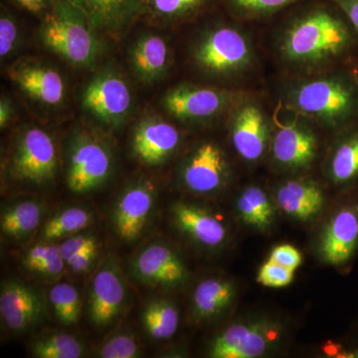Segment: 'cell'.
I'll return each mask as SVG.
<instances>
[{
    "mask_svg": "<svg viewBox=\"0 0 358 358\" xmlns=\"http://www.w3.org/2000/svg\"><path fill=\"white\" fill-rule=\"evenodd\" d=\"M268 260L294 271L301 265L303 257L300 251L291 245H281L271 252Z\"/></svg>",
    "mask_w": 358,
    "mask_h": 358,
    "instance_id": "obj_39",
    "label": "cell"
},
{
    "mask_svg": "<svg viewBox=\"0 0 358 358\" xmlns=\"http://www.w3.org/2000/svg\"><path fill=\"white\" fill-rule=\"evenodd\" d=\"M289 99L296 110L329 126H341L358 115L357 82L343 76L308 80L294 87Z\"/></svg>",
    "mask_w": 358,
    "mask_h": 358,
    "instance_id": "obj_3",
    "label": "cell"
},
{
    "mask_svg": "<svg viewBox=\"0 0 358 358\" xmlns=\"http://www.w3.org/2000/svg\"><path fill=\"white\" fill-rule=\"evenodd\" d=\"M49 299L61 324L68 327L78 324L81 315V298L74 286L65 282L56 285L50 289Z\"/></svg>",
    "mask_w": 358,
    "mask_h": 358,
    "instance_id": "obj_30",
    "label": "cell"
},
{
    "mask_svg": "<svg viewBox=\"0 0 358 358\" xmlns=\"http://www.w3.org/2000/svg\"><path fill=\"white\" fill-rule=\"evenodd\" d=\"M13 115V108L10 107V103L6 99L2 98L1 103H0V124L1 128L6 127L7 122L10 120Z\"/></svg>",
    "mask_w": 358,
    "mask_h": 358,
    "instance_id": "obj_43",
    "label": "cell"
},
{
    "mask_svg": "<svg viewBox=\"0 0 358 358\" xmlns=\"http://www.w3.org/2000/svg\"><path fill=\"white\" fill-rule=\"evenodd\" d=\"M141 320L150 336L157 341H162L171 338L178 331L179 313L171 301L155 300L148 303Z\"/></svg>",
    "mask_w": 358,
    "mask_h": 358,
    "instance_id": "obj_26",
    "label": "cell"
},
{
    "mask_svg": "<svg viewBox=\"0 0 358 358\" xmlns=\"http://www.w3.org/2000/svg\"><path fill=\"white\" fill-rule=\"evenodd\" d=\"M126 294L121 273L112 263H106L96 273L90 289L88 313L92 324H110L121 313Z\"/></svg>",
    "mask_w": 358,
    "mask_h": 358,
    "instance_id": "obj_11",
    "label": "cell"
},
{
    "mask_svg": "<svg viewBox=\"0 0 358 358\" xmlns=\"http://www.w3.org/2000/svg\"><path fill=\"white\" fill-rule=\"evenodd\" d=\"M357 247L358 204H348L327 224L320 238V253L326 262L341 265L352 259Z\"/></svg>",
    "mask_w": 358,
    "mask_h": 358,
    "instance_id": "obj_13",
    "label": "cell"
},
{
    "mask_svg": "<svg viewBox=\"0 0 358 358\" xmlns=\"http://www.w3.org/2000/svg\"><path fill=\"white\" fill-rule=\"evenodd\" d=\"M343 357H357L358 358V348L355 350H352V352H345V355Z\"/></svg>",
    "mask_w": 358,
    "mask_h": 358,
    "instance_id": "obj_44",
    "label": "cell"
},
{
    "mask_svg": "<svg viewBox=\"0 0 358 358\" xmlns=\"http://www.w3.org/2000/svg\"><path fill=\"white\" fill-rule=\"evenodd\" d=\"M235 294L234 286L227 280L221 278L204 280L193 294V312L199 319H211L229 307Z\"/></svg>",
    "mask_w": 358,
    "mask_h": 358,
    "instance_id": "obj_24",
    "label": "cell"
},
{
    "mask_svg": "<svg viewBox=\"0 0 358 358\" xmlns=\"http://www.w3.org/2000/svg\"><path fill=\"white\" fill-rule=\"evenodd\" d=\"M195 60L212 74H237L246 70L253 60V50L243 33L235 28L218 27L201 40Z\"/></svg>",
    "mask_w": 358,
    "mask_h": 358,
    "instance_id": "obj_5",
    "label": "cell"
},
{
    "mask_svg": "<svg viewBox=\"0 0 358 358\" xmlns=\"http://www.w3.org/2000/svg\"><path fill=\"white\" fill-rule=\"evenodd\" d=\"M154 200V189L150 183H136L122 193L114 212L115 229L122 239L131 241L141 236Z\"/></svg>",
    "mask_w": 358,
    "mask_h": 358,
    "instance_id": "obj_19",
    "label": "cell"
},
{
    "mask_svg": "<svg viewBox=\"0 0 358 358\" xmlns=\"http://www.w3.org/2000/svg\"><path fill=\"white\" fill-rule=\"evenodd\" d=\"M180 143V134L173 124L157 117H148L134 134L133 148L141 162L159 166L166 162Z\"/></svg>",
    "mask_w": 358,
    "mask_h": 358,
    "instance_id": "obj_18",
    "label": "cell"
},
{
    "mask_svg": "<svg viewBox=\"0 0 358 358\" xmlns=\"http://www.w3.org/2000/svg\"><path fill=\"white\" fill-rule=\"evenodd\" d=\"M134 272L141 281L159 287H176L181 284L187 271L178 254L162 244H152L136 256Z\"/></svg>",
    "mask_w": 358,
    "mask_h": 358,
    "instance_id": "obj_16",
    "label": "cell"
},
{
    "mask_svg": "<svg viewBox=\"0 0 358 358\" xmlns=\"http://www.w3.org/2000/svg\"><path fill=\"white\" fill-rule=\"evenodd\" d=\"M43 312L41 296L22 282L3 284L0 293V313L10 331L21 333L36 324Z\"/></svg>",
    "mask_w": 358,
    "mask_h": 358,
    "instance_id": "obj_15",
    "label": "cell"
},
{
    "mask_svg": "<svg viewBox=\"0 0 358 358\" xmlns=\"http://www.w3.org/2000/svg\"><path fill=\"white\" fill-rule=\"evenodd\" d=\"M237 99V94L206 87L181 85L167 92L164 108L180 120L210 119L223 112Z\"/></svg>",
    "mask_w": 358,
    "mask_h": 358,
    "instance_id": "obj_8",
    "label": "cell"
},
{
    "mask_svg": "<svg viewBox=\"0 0 358 358\" xmlns=\"http://www.w3.org/2000/svg\"><path fill=\"white\" fill-rule=\"evenodd\" d=\"M33 13H46L58 0H14Z\"/></svg>",
    "mask_w": 358,
    "mask_h": 358,
    "instance_id": "obj_41",
    "label": "cell"
},
{
    "mask_svg": "<svg viewBox=\"0 0 358 358\" xmlns=\"http://www.w3.org/2000/svg\"><path fill=\"white\" fill-rule=\"evenodd\" d=\"M282 327L268 317H258L228 327L209 345L213 358H255L263 357L282 338Z\"/></svg>",
    "mask_w": 358,
    "mask_h": 358,
    "instance_id": "obj_4",
    "label": "cell"
},
{
    "mask_svg": "<svg viewBox=\"0 0 358 358\" xmlns=\"http://www.w3.org/2000/svg\"><path fill=\"white\" fill-rule=\"evenodd\" d=\"M176 226L202 246H220L227 238L225 225L215 215L196 205L178 202L173 207Z\"/></svg>",
    "mask_w": 358,
    "mask_h": 358,
    "instance_id": "obj_20",
    "label": "cell"
},
{
    "mask_svg": "<svg viewBox=\"0 0 358 358\" xmlns=\"http://www.w3.org/2000/svg\"><path fill=\"white\" fill-rule=\"evenodd\" d=\"M181 178L187 189L199 194L217 192L228 178L225 155L214 143H204L185 160Z\"/></svg>",
    "mask_w": 358,
    "mask_h": 358,
    "instance_id": "obj_10",
    "label": "cell"
},
{
    "mask_svg": "<svg viewBox=\"0 0 358 358\" xmlns=\"http://www.w3.org/2000/svg\"><path fill=\"white\" fill-rule=\"evenodd\" d=\"M355 82H357V84L358 86V73H357V75H355Z\"/></svg>",
    "mask_w": 358,
    "mask_h": 358,
    "instance_id": "obj_45",
    "label": "cell"
},
{
    "mask_svg": "<svg viewBox=\"0 0 358 358\" xmlns=\"http://www.w3.org/2000/svg\"><path fill=\"white\" fill-rule=\"evenodd\" d=\"M86 14L70 0H58L44 14L40 32L43 43L65 60L84 66L96 58L99 46Z\"/></svg>",
    "mask_w": 358,
    "mask_h": 358,
    "instance_id": "obj_2",
    "label": "cell"
},
{
    "mask_svg": "<svg viewBox=\"0 0 358 358\" xmlns=\"http://www.w3.org/2000/svg\"><path fill=\"white\" fill-rule=\"evenodd\" d=\"M96 252H90L72 259L67 263L68 267L74 273H82L88 270L91 264L95 260Z\"/></svg>",
    "mask_w": 358,
    "mask_h": 358,
    "instance_id": "obj_42",
    "label": "cell"
},
{
    "mask_svg": "<svg viewBox=\"0 0 358 358\" xmlns=\"http://www.w3.org/2000/svg\"><path fill=\"white\" fill-rule=\"evenodd\" d=\"M41 217L42 208L38 202H20L2 213L1 231L6 236L18 239L36 229Z\"/></svg>",
    "mask_w": 358,
    "mask_h": 358,
    "instance_id": "obj_27",
    "label": "cell"
},
{
    "mask_svg": "<svg viewBox=\"0 0 358 358\" xmlns=\"http://www.w3.org/2000/svg\"><path fill=\"white\" fill-rule=\"evenodd\" d=\"M9 77L30 98L48 106L65 96V83L57 70L34 60H22L9 70Z\"/></svg>",
    "mask_w": 358,
    "mask_h": 358,
    "instance_id": "obj_14",
    "label": "cell"
},
{
    "mask_svg": "<svg viewBox=\"0 0 358 358\" xmlns=\"http://www.w3.org/2000/svg\"><path fill=\"white\" fill-rule=\"evenodd\" d=\"M18 39V27L16 21L6 9L2 8L0 17V56L6 57L15 48Z\"/></svg>",
    "mask_w": 358,
    "mask_h": 358,
    "instance_id": "obj_38",
    "label": "cell"
},
{
    "mask_svg": "<svg viewBox=\"0 0 358 358\" xmlns=\"http://www.w3.org/2000/svg\"><path fill=\"white\" fill-rule=\"evenodd\" d=\"M233 147L247 162L260 159L270 141V127L265 113L253 103L238 108L231 124Z\"/></svg>",
    "mask_w": 358,
    "mask_h": 358,
    "instance_id": "obj_12",
    "label": "cell"
},
{
    "mask_svg": "<svg viewBox=\"0 0 358 358\" xmlns=\"http://www.w3.org/2000/svg\"><path fill=\"white\" fill-rule=\"evenodd\" d=\"M298 0H227L231 8L247 17L268 15Z\"/></svg>",
    "mask_w": 358,
    "mask_h": 358,
    "instance_id": "obj_34",
    "label": "cell"
},
{
    "mask_svg": "<svg viewBox=\"0 0 358 358\" xmlns=\"http://www.w3.org/2000/svg\"><path fill=\"white\" fill-rule=\"evenodd\" d=\"M112 159L107 148L88 134H80L71 145L67 185L72 192L95 189L108 178Z\"/></svg>",
    "mask_w": 358,
    "mask_h": 358,
    "instance_id": "obj_7",
    "label": "cell"
},
{
    "mask_svg": "<svg viewBox=\"0 0 358 358\" xmlns=\"http://www.w3.org/2000/svg\"><path fill=\"white\" fill-rule=\"evenodd\" d=\"M272 154L275 162L284 169H307L317 157V136L303 124H286L273 136Z\"/></svg>",
    "mask_w": 358,
    "mask_h": 358,
    "instance_id": "obj_17",
    "label": "cell"
},
{
    "mask_svg": "<svg viewBox=\"0 0 358 358\" xmlns=\"http://www.w3.org/2000/svg\"><path fill=\"white\" fill-rule=\"evenodd\" d=\"M237 210L247 225L265 230L275 220V207L262 188L248 186L237 200Z\"/></svg>",
    "mask_w": 358,
    "mask_h": 358,
    "instance_id": "obj_25",
    "label": "cell"
},
{
    "mask_svg": "<svg viewBox=\"0 0 358 358\" xmlns=\"http://www.w3.org/2000/svg\"><path fill=\"white\" fill-rule=\"evenodd\" d=\"M131 100L124 79L114 73H102L85 89L83 107L99 121L115 126L128 115Z\"/></svg>",
    "mask_w": 358,
    "mask_h": 358,
    "instance_id": "obj_9",
    "label": "cell"
},
{
    "mask_svg": "<svg viewBox=\"0 0 358 358\" xmlns=\"http://www.w3.org/2000/svg\"><path fill=\"white\" fill-rule=\"evenodd\" d=\"M205 2L207 0H148V8L160 18L176 20L195 13Z\"/></svg>",
    "mask_w": 358,
    "mask_h": 358,
    "instance_id": "obj_33",
    "label": "cell"
},
{
    "mask_svg": "<svg viewBox=\"0 0 358 358\" xmlns=\"http://www.w3.org/2000/svg\"><path fill=\"white\" fill-rule=\"evenodd\" d=\"M31 350L33 355L39 358H79L83 355V345L68 334L45 336L33 343Z\"/></svg>",
    "mask_w": 358,
    "mask_h": 358,
    "instance_id": "obj_32",
    "label": "cell"
},
{
    "mask_svg": "<svg viewBox=\"0 0 358 358\" xmlns=\"http://www.w3.org/2000/svg\"><path fill=\"white\" fill-rule=\"evenodd\" d=\"M84 11L93 27L121 29L148 9V0H70Z\"/></svg>",
    "mask_w": 358,
    "mask_h": 358,
    "instance_id": "obj_22",
    "label": "cell"
},
{
    "mask_svg": "<svg viewBox=\"0 0 358 358\" xmlns=\"http://www.w3.org/2000/svg\"><path fill=\"white\" fill-rule=\"evenodd\" d=\"M92 215L88 210L80 207H71L53 216L42 230L45 240H55L75 234L85 229L91 223Z\"/></svg>",
    "mask_w": 358,
    "mask_h": 358,
    "instance_id": "obj_29",
    "label": "cell"
},
{
    "mask_svg": "<svg viewBox=\"0 0 358 358\" xmlns=\"http://www.w3.org/2000/svg\"><path fill=\"white\" fill-rule=\"evenodd\" d=\"M294 274V270L268 260L259 270L257 281L270 288H282L293 282Z\"/></svg>",
    "mask_w": 358,
    "mask_h": 358,
    "instance_id": "obj_36",
    "label": "cell"
},
{
    "mask_svg": "<svg viewBox=\"0 0 358 358\" xmlns=\"http://www.w3.org/2000/svg\"><path fill=\"white\" fill-rule=\"evenodd\" d=\"M98 355L103 358H134L138 357V345L131 334H117L101 346Z\"/></svg>",
    "mask_w": 358,
    "mask_h": 358,
    "instance_id": "obj_35",
    "label": "cell"
},
{
    "mask_svg": "<svg viewBox=\"0 0 358 358\" xmlns=\"http://www.w3.org/2000/svg\"><path fill=\"white\" fill-rule=\"evenodd\" d=\"M329 173L336 183H345L358 176V131L346 136L336 147Z\"/></svg>",
    "mask_w": 358,
    "mask_h": 358,
    "instance_id": "obj_28",
    "label": "cell"
},
{
    "mask_svg": "<svg viewBox=\"0 0 358 358\" xmlns=\"http://www.w3.org/2000/svg\"><path fill=\"white\" fill-rule=\"evenodd\" d=\"M352 23L358 35V0H334Z\"/></svg>",
    "mask_w": 358,
    "mask_h": 358,
    "instance_id": "obj_40",
    "label": "cell"
},
{
    "mask_svg": "<svg viewBox=\"0 0 358 358\" xmlns=\"http://www.w3.org/2000/svg\"><path fill=\"white\" fill-rule=\"evenodd\" d=\"M56 171L57 152L50 134L36 127L24 129L16 141L11 160L14 178L42 185L55 178Z\"/></svg>",
    "mask_w": 358,
    "mask_h": 358,
    "instance_id": "obj_6",
    "label": "cell"
},
{
    "mask_svg": "<svg viewBox=\"0 0 358 358\" xmlns=\"http://www.w3.org/2000/svg\"><path fill=\"white\" fill-rule=\"evenodd\" d=\"M275 199L284 213L303 222L319 215L326 201L320 186L310 180H289L282 183L278 188Z\"/></svg>",
    "mask_w": 358,
    "mask_h": 358,
    "instance_id": "obj_21",
    "label": "cell"
},
{
    "mask_svg": "<svg viewBox=\"0 0 358 358\" xmlns=\"http://www.w3.org/2000/svg\"><path fill=\"white\" fill-rule=\"evenodd\" d=\"M352 43V34L336 14L317 9L296 20L282 40V57L300 67H317L343 55Z\"/></svg>",
    "mask_w": 358,
    "mask_h": 358,
    "instance_id": "obj_1",
    "label": "cell"
},
{
    "mask_svg": "<svg viewBox=\"0 0 358 358\" xmlns=\"http://www.w3.org/2000/svg\"><path fill=\"white\" fill-rule=\"evenodd\" d=\"M25 267L46 277L60 275L66 265L60 247L52 244L36 245L28 250L23 259Z\"/></svg>",
    "mask_w": 358,
    "mask_h": 358,
    "instance_id": "obj_31",
    "label": "cell"
},
{
    "mask_svg": "<svg viewBox=\"0 0 358 358\" xmlns=\"http://www.w3.org/2000/svg\"><path fill=\"white\" fill-rule=\"evenodd\" d=\"M131 63L136 74L145 81L157 79L166 71L169 63V47L159 35H143L134 44Z\"/></svg>",
    "mask_w": 358,
    "mask_h": 358,
    "instance_id": "obj_23",
    "label": "cell"
},
{
    "mask_svg": "<svg viewBox=\"0 0 358 358\" xmlns=\"http://www.w3.org/2000/svg\"><path fill=\"white\" fill-rule=\"evenodd\" d=\"M59 247L67 265V263L78 256L98 251V241L91 235H78L68 238Z\"/></svg>",
    "mask_w": 358,
    "mask_h": 358,
    "instance_id": "obj_37",
    "label": "cell"
}]
</instances>
